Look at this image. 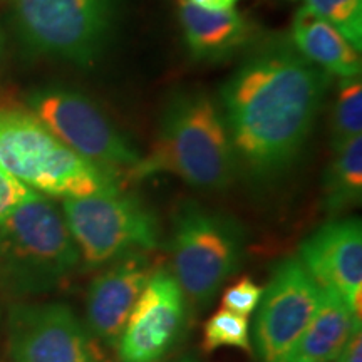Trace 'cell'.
<instances>
[{
    "mask_svg": "<svg viewBox=\"0 0 362 362\" xmlns=\"http://www.w3.org/2000/svg\"><path fill=\"white\" fill-rule=\"evenodd\" d=\"M332 76L291 39L255 45L220 89V110L237 161L259 180L292 166L322 107Z\"/></svg>",
    "mask_w": 362,
    "mask_h": 362,
    "instance_id": "cell-1",
    "label": "cell"
},
{
    "mask_svg": "<svg viewBox=\"0 0 362 362\" xmlns=\"http://www.w3.org/2000/svg\"><path fill=\"white\" fill-rule=\"evenodd\" d=\"M237 166L218 103L203 90L183 89L166 104L151 151L139 158L128 175L141 181L170 173L193 188L221 192L232 185Z\"/></svg>",
    "mask_w": 362,
    "mask_h": 362,
    "instance_id": "cell-2",
    "label": "cell"
},
{
    "mask_svg": "<svg viewBox=\"0 0 362 362\" xmlns=\"http://www.w3.org/2000/svg\"><path fill=\"white\" fill-rule=\"evenodd\" d=\"M79 248L64 215L35 193L0 223V292L21 298L57 288L78 269Z\"/></svg>",
    "mask_w": 362,
    "mask_h": 362,
    "instance_id": "cell-3",
    "label": "cell"
},
{
    "mask_svg": "<svg viewBox=\"0 0 362 362\" xmlns=\"http://www.w3.org/2000/svg\"><path fill=\"white\" fill-rule=\"evenodd\" d=\"M0 166L25 187L64 200L121 192L116 175L72 151L29 111L0 110Z\"/></svg>",
    "mask_w": 362,
    "mask_h": 362,
    "instance_id": "cell-4",
    "label": "cell"
},
{
    "mask_svg": "<svg viewBox=\"0 0 362 362\" xmlns=\"http://www.w3.org/2000/svg\"><path fill=\"white\" fill-rule=\"evenodd\" d=\"M170 253L188 304L203 309L242 265L245 232L230 215L185 202L173 215Z\"/></svg>",
    "mask_w": 362,
    "mask_h": 362,
    "instance_id": "cell-5",
    "label": "cell"
},
{
    "mask_svg": "<svg viewBox=\"0 0 362 362\" xmlns=\"http://www.w3.org/2000/svg\"><path fill=\"white\" fill-rule=\"evenodd\" d=\"M67 228L89 267L111 264L131 252L160 245L156 215L139 198L121 192L67 198L62 203Z\"/></svg>",
    "mask_w": 362,
    "mask_h": 362,
    "instance_id": "cell-6",
    "label": "cell"
},
{
    "mask_svg": "<svg viewBox=\"0 0 362 362\" xmlns=\"http://www.w3.org/2000/svg\"><path fill=\"white\" fill-rule=\"evenodd\" d=\"M115 0H16L22 40L44 56L93 64L110 39Z\"/></svg>",
    "mask_w": 362,
    "mask_h": 362,
    "instance_id": "cell-7",
    "label": "cell"
},
{
    "mask_svg": "<svg viewBox=\"0 0 362 362\" xmlns=\"http://www.w3.org/2000/svg\"><path fill=\"white\" fill-rule=\"evenodd\" d=\"M27 104L66 146L112 175L129 171L141 158L96 104L78 90L49 86L34 90Z\"/></svg>",
    "mask_w": 362,
    "mask_h": 362,
    "instance_id": "cell-8",
    "label": "cell"
},
{
    "mask_svg": "<svg viewBox=\"0 0 362 362\" xmlns=\"http://www.w3.org/2000/svg\"><path fill=\"white\" fill-rule=\"evenodd\" d=\"M320 296L322 287L298 259H287L275 267L253 325L260 362H285L314 319Z\"/></svg>",
    "mask_w": 362,
    "mask_h": 362,
    "instance_id": "cell-9",
    "label": "cell"
},
{
    "mask_svg": "<svg viewBox=\"0 0 362 362\" xmlns=\"http://www.w3.org/2000/svg\"><path fill=\"white\" fill-rule=\"evenodd\" d=\"M7 344L13 362H107L88 325L61 302L12 305Z\"/></svg>",
    "mask_w": 362,
    "mask_h": 362,
    "instance_id": "cell-10",
    "label": "cell"
},
{
    "mask_svg": "<svg viewBox=\"0 0 362 362\" xmlns=\"http://www.w3.org/2000/svg\"><path fill=\"white\" fill-rule=\"evenodd\" d=\"M188 300L171 272L156 270L131 310L116 344L121 362H161L178 346Z\"/></svg>",
    "mask_w": 362,
    "mask_h": 362,
    "instance_id": "cell-11",
    "label": "cell"
},
{
    "mask_svg": "<svg viewBox=\"0 0 362 362\" xmlns=\"http://www.w3.org/2000/svg\"><path fill=\"white\" fill-rule=\"evenodd\" d=\"M298 260L320 287L344 298L357 322L362 320V226L361 220L327 221L300 245Z\"/></svg>",
    "mask_w": 362,
    "mask_h": 362,
    "instance_id": "cell-12",
    "label": "cell"
},
{
    "mask_svg": "<svg viewBox=\"0 0 362 362\" xmlns=\"http://www.w3.org/2000/svg\"><path fill=\"white\" fill-rule=\"evenodd\" d=\"M155 265L144 252H131L112 260L93 279L86 296L88 329L99 342L115 347Z\"/></svg>",
    "mask_w": 362,
    "mask_h": 362,
    "instance_id": "cell-13",
    "label": "cell"
},
{
    "mask_svg": "<svg viewBox=\"0 0 362 362\" xmlns=\"http://www.w3.org/2000/svg\"><path fill=\"white\" fill-rule=\"evenodd\" d=\"M180 22L189 51L200 61H223L253 39V25L233 8L208 11L180 0Z\"/></svg>",
    "mask_w": 362,
    "mask_h": 362,
    "instance_id": "cell-14",
    "label": "cell"
},
{
    "mask_svg": "<svg viewBox=\"0 0 362 362\" xmlns=\"http://www.w3.org/2000/svg\"><path fill=\"white\" fill-rule=\"evenodd\" d=\"M292 44L312 64L339 78L361 74V51L352 45L334 25L302 7L292 24Z\"/></svg>",
    "mask_w": 362,
    "mask_h": 362,
    "instance_id": "cell-15",
    "label": "cell"
},
{
    "mask_svg": "<svg viewBox=\"0 0 362 362\" xmlns=\"http://www.w3.org/2000/svg\"><path fill=\"white\" fill-rule=\"evenodd\" d=\"M356 327L362 322L354 319L344 298L322 287L319 309L285 362H334Z\"/></svg>",
    "mask_w": 362,
    "mask_h": 362,
    "instance_id": "cell-16",
    "label": "cell"
},
{
    "mask_svg": "<svg viewBox=\"0 0 362 362\" xmlns=\"http://www.w3.org/2000/svg\"><path fill=\"white\" fill-rule=\"evenodd\" d=\"M362 200V136L334 146L324 180V205L337 215L359 205Z\"/></svg>",
    "mask_w": 362,
    "mask_h": 362,
    "instance_id": "cell-17",
    "label": "cell"
},
{
    "mask_svg": "<svg viewBox=\"0 0 362 362\" xmlns=\"http://www.w3.org/2000/svg\"><path fill=\"white\" fill-rule=\"evenodd\" d=\"M362 131V83L359 76L339 81L332 107V144L346 143Z\"/></svg>",
    "mask_w": 362,
    "mask_h": 362,
    "instance_id": "cell-18",
    "label": "cell"
},
{
    "mask_svg": "<svg viewBox=\"0 0 362 362\" xmlns=\"http://www.w3.org/2000/svg\"><path fill=\"white\" fill-rule=\"evenodd\" d=\"M221 347L250 351V329H248L247 317L220 309L206 320L203 325L202 349L205 352H215Z\"/></svg>",
    "mask_w": 362,
    "mask_h": 362,
    "instance_id": "cell-19",
    "label": "cell"
},
{
    "mask_svg": "<svg viewBox=\"0 0 362 362\" xmlns=\"http://www.w3.org/2000/svg\"><path fill=\"white\" fill-rule=\"evenodd\" d=\"M304 7L336 27L357 51H361L362 0H305Z\"/></svg>",
    "mask_w": 362,
    "mask_h": 362,
    "instance_id": "cell-20",
    "label": "cell"
},
{
    "mask_svg": "<svg viewBox=\"0 0 362 362\" xmlns=\"http://www.w3.org/2000/svg\"><path fill=\"white\" fill-rule=\"evenodd\" d=\"M262 293H264V287L257 284L252 277L245 275V277L238 279L233 285H230L223 292L221 305L226 310L248 317L259 307Z\"/></svg>",
    "mask_w": 362,
    "mask_h": 362,
    "instance_id": "cell-21",
    "label": "cell"
},
{
    "mask_svg": "<svg viewBox=\"0 0 362 362\" xmlns=\"http://www.w3.org/2000/svg\"><path fill=\"white\" fill-rule=\"evenodd\" d=\"M37 193L0 166V223Z\"/></svg>",
    "mask_w": 362,
    "mask_h": 362,
    "instance_id": "cell-22",
    "label": "cell"
},
{
    "mask_svg": "<svg viewBox=\"0 0 362 362\" xmlns=\"http://www.w3.org/2000/svg\"><path fill=\"white\" fill-rule=\"evenodd\" d=\"M334 362H362V330L356 327Z\"/></svg>",
    "mask_w": 362,
    "mask_h": 362,
    "instance_id": "cell-23",
    "label": "cell"
},
{
    "mask_svg": "<svg viewBox=\"0 0 362 362\" xmlns=\"http://www.w3.org/2000/svg\"><path fill=\"white\" fill-rule=\"evenodd\" d=\"M188 2L208 11H230L237 6L238 0H188Z\"/></svg>",
    "mask_w": 362,
    "mask_h": 362,
    "instance_id": "cell-24",
    "label": "cell"
},
{
    "mask_svg": "<svg viewBox=\"0 0 362 362\" xmlns=\"http://www.w3.org/2000/svg\"><path fill=\"white\" fill-rule=\"evenodd\" d=\"M173 362H198L194 357H183V359H178V361H173Z\"/></svg>",
    "mask_w": 362,
    "mask_h": 362,
    "instance_id": "cell-25",
    "label": "cell"
},
{
    "mask_svg": "<svg viewBox=\"0 0 362 362\" xmlns=\"http://www.w3.org/2000/svg\"><path fill=\"white\" fill-rule=\"evenodd\" d=\"M0 56H2V34H0Z\"/></svg>",
    "mask_w": 362,
    "mask_h": 362,
    "instance_id": "cell-26",
    "label": "cell"
}]
</instances>
